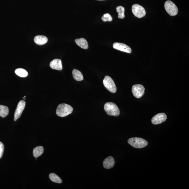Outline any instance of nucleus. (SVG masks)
Masks as SVG:
<instances>
[{
    "mask_svg": "<svg viewBox=\"0 0 189 189\" xmlns=\"http://www.w3.org/2000/svg\"><path fill=\"white\" fill-rule=\"evenodd\" d=\"M73 110V108L69 105L62 104L58 106L56 110V113L60 117H65L71 114Z\"/></svg>",
    "mask_w": 189,
    "mask_h": 189,
    "instance_id": "obj_1",
    "label": "nucleus"
},
{
    "mask_svg": "<svg viewBox=\"0 0 189 189\" xmlns=\"http://www.w3.org/2000/svg\"><path fill=\"white\" fill-rule=\"evenodd\" d=\"M104 109L108 115L117 116L120 114V112L119 108L114 103H106L104 106Z\"/></svg>",
    "mask_w": 189,
    "mask_h": 189,
    "instance_id": "obj_2",
    "label": "nucleus"
},
{
    "mask_svg": "<svg viewBox=\"0 0 189 189\" xmlns=\"http://www.w3.org/2000/svg\"><path fill=\"white\" fill-rule=\"evenodd\" d=\"M128 142L132 147L137 149L147 147L148 144L147 141L138 137H133L129 139Z\"/></svg>",
    "mask_w": 189,
    "mask_h": 189,
    "instance_id": "obj_3",
    "label": "nucleus"
},
{
    "mask_svg": "<svg viewBox=\"0 0 189 189\" xmlns=\"http://www.w3.org/2000/svg\"><path fill=\"white\" fill-rule=\"evenodd\" d=\"M103 83L108 90L112 93H115L116 92L117 88L114 81L111 77L106 76L103 80Z\"/></svg>",
    "mask_w": 189,
    "mask_h": 189,
    "instance_id": "obj_4",
    "label": "nucleus"
},
{
    "mask_svg": "<svg viewBox=\"0 0 189 189\" xmlns=\"http://www.w3.org/2000/svg\"><path fill=\"white\" fill-rule=\"evenodd\" d=\"M165 9L171 16H175L178 13V8L174 3L171 1H167L165 3Z\"/></svg>",
    "mask_w": 189,
    "mask_h": 189,
    "instance_id": "obj_5",
    "label": "nucleus"
},
{
    "mask_svg": "<svg viewBox=\"0 0 189 189\" xmlns=\"http://www.w3.org/2000/svg\"><path fill=\"white\" fill-rule=\"evenodd\" d=\"M132 11L134 15L139 18L144 17L146 14L145 8L138 4H135L132 6Z\"/></svg>",
    "mask_w": 189,
    "mask_h": 189,
    "instance_id": "obj_6",
    "label": "nucleus"
},
{
    "mask_svg": "<svg viewBox=\"0 0 189 189\" xmlns=\"http://www.w3.org/2000/svg\"><path fill=\"white\" fill-rule=\"evenodd\" d=\"M145 88L140 84L133 85L132 89V94L137 98H140L143 96L145 93Z\"/></svg>",
    "mask_w": 189,
    "mask_h": 189,
    "instance_id": "obj_7",
    "label": "nucleus"
},
{
    "mask_svg": "<svg viewBox=\"0 0 189 189\" xmlns=\"http://www.w3.org/2000/svg\"><path fill=\"white\" fill-rule=\"evenodd\" d=\"M26 105V102L24 101L21 100L18 103V105L15 113L14 121H16L21 116L22 113Z\"/></svg>",
    "mask_w": 189,
    "mask_h": 189,
    "instance_id": "obj_8",
    "label": "nucleus"
},
{
    "mask_svg": "<svg viewBox=\"0 0 189 189\" xmlns=\"http://www.w3.org/2000/svg\"><path fill=\"white\" fill-rule=\"evenodd\" d=\"M166 119L167 116L165 113H159L153 117L151 122L153 124L157 125L164 122Z\"/></svg>",
    "mask_w": 189,
    "mask_h": 189,
    "instance_id": "obj_9",
    "label": "nucleus"
},
{
    "mask_svg": "<svg viewBox=\"0 0 189 189\" xmlns=\"http://www.w3.org/2000/svg\"><path fill=\"white\" fill-rule=\"evenodd\" d=\"M113 48L118 50L128 53L132 52V49L129 46L121 43L115 42L113 44Z\"/></svg>",
    "mask_w": 189,
    "mask_h": 189,
    "instance_id": "obj_10",
    "label": "nucleus"
},
{
    "mask_svg": "<svg viewBox=\"0 0 189 189\" xmlns=\"http://www.w3.org/2000/svg\"><path fill=\"white\" fill-rule=\"evenodd\" d=\"M103 166L106 169H109L113 168L115 164V160L112 156H109L105 159L103 162Z\"/></svg>",
    "mask_w": 189,
    "mask_h": 189,
    "instance_id": "obj_11",
    "label": "nucleus"
},
{
    "mask_svg": "<svg viewBox=\"0 0 189 189\" xmlns=\"http://www.w3.org/2000/svg\"><path fill=\"white\" fill-rule=\"evenodd\" d=\"M50 67L53 69L61 70L63 69L62 62L60 59H55L50 63Z\"/></svg>",
    "mask_w": 189,
    "mask_h": 189,
    "instance_id": "obj_12",
    "label": "nucleus"
},
{
    "mask_svg": "<svg viewBox=\"0 0 189 189\" xmlns=\"http://www.w3.org/2000/svg\"><path fill=\"white\" fill-rule=\"evenodd\" d=\"M34 41L36 44L39 45H42L47 42L48 39L44 36L38 35L34 38Z\"/></svg>",
    "mask_w": 189,
    "mask_h": 189,
    "instance_id": "obj_13",
    "label": "nucleus"
},
{
    "mask_svg": "<svg viewBox=\"0 0 189 189\" xmlns=\"http://www.w3.org/2000/svg\"><path fill=\"white\" fill-rule=\"evenodd\" d=\"M75 42L77 45L84 49H87L88 48V44L87 41L83 38L76 39Z\"/></svg>",
    "mask_w": 189,
    "mask_h": 189,
    "instance_id": "obj_14",
    "label": "nucleus"
},
{
    "mask_svg": "<svg viewBox=\"0 0 189 189\" xmlns=\"http://www.w3.org/2000/svg\"><path fill=\"white\" fill-rule=\"evenodd\" d=\"M73 78L77 81H81L83 80V74L79 70L76 69H74L72 72Z\"/></svg>",
    "mask_w": 189,
    "mask_h": 189,
    "instance_id": "obj_15",
    "label": "nucleus"
},
{
    "mask_svg": "<svg viewBox=\"0 0 189 189\" xmlns=\"http://www.w3.org/2000/svg\"><path fill=\"white\" fill-rule=\"evenodd\" d=\"M44 151V147L42 146H39L34 148L33 150L34 157L35 158L39 157L43 153Z\"/></svg>",
    "mask_w": 189,
    "mask_h": 189,
    "instance_id": "obj_16",
    "label": "nucleus"
},
{
    "mask_svg": "<svg viewBox=\"0 0 189 189\" xmlns=\"http://www.w3.org/2000/svg\"><path fill=\"white\" fill-rule=\"evenodd\" d=\"M9 113V109L7 106L0 105V116L5 118L7 116Z\"/></svg>",
    "mask_w": 189,
    "mask_h": 189,
    "instance_id": "obj_17",
    "label": "nucleus"
},
{
    "mask_svg": "<svg viewBox=\"0 0 189 189\" xmlns=\"http://www.w3.org/2000/svg\"><path fill=\"white\" fill-rule=\"evenodd\" d=\"M49 178L51 181L57 183H60L62 182L61 179L54 173H51L49 175Z\"/></svg>",
    "mask_w": 189,
    "mask_h": 189,
    "instance_id": "obj_18",
    "label": "nucleus"
},
{
    "mask_svg": "<svg viewBox=\"0 0 189 189\" xmlns=\"http://www.w3.org/2000/svg\"><path fill=\"white\" fill-rule=\"evenodd\" d=\"M15 73L18 76L23 77V78L27 77L28 75V73L26 70L22 68L17 69L15 70Z\"/></svg>",
    "mask_w": 189,
    "mask_h": 189,
    "instance_id": "obj_19",
    "label": "nucleus"
},
{
    "mask_svg": "<svg viewBox=\"0 0 189 189\" xmlns=\"http://www.w3.org/2000/svg\"><path fill=\"white\" fill-rule=\"evenodd\" d=\"M116 11L118 13V18L123 19L125 17V8L122 6H117L116 8Z\"/></svg>",
    "mask_w": 189,
    "mask_h": 189,
    "instance_id": "obj_20",
    "label": "nucleus"
},
{
    "mask_svg": "<svg viewBox=\"0 0 189 189\" xmlns=\"http://www.w3.org/2000/svg\"><path fill=\"white\" fill-rule=\"evenodd\" d=\"M102 19L103 21L111 22L113 20V18L109 13L105 14L102 17Z\"/></svg>",
    "mask_w": 189,
    "mask_h": 189,
    "instance_id": "obj_21",
    "label": "nucleus"
},
{
    "mask_svg": "<svg viewBox=\"0 0 189 189\" xmlns=\"http://www.w3.org/2000/svg\"><path fill=\"white\" fill-rule=\"evenodd\" d=\"M4 147L2 142H0V159L2 157L4 153Z\"/></svg>",
    "mask_w": 189,
    "mask_h": 189,
    "instance_id": "obj_22",
    "label": "nucleus"
},
{
    "mask_svg": "<svg viewBox=\"0 0 189 189\" xmlns=\"http://www.w3.org/2000/svg\"><path fill=\"white\" fill-rule=\"evenodd\" d=\"M97 1H104V0H97Z\"/></svg>",
    "mask_w": 189,
    "mask_h": 189,
    "instance_id": "obj_23",
    "label": "nucleus"
}]
</instances>
